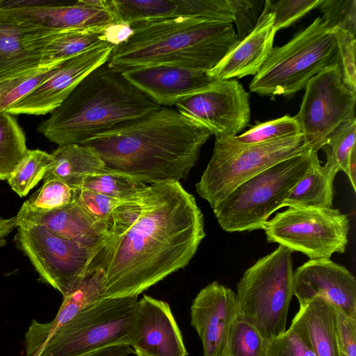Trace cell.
<instances>
[{
  "instance_id": "1",
  "label": "cell",
  "mask_w": 356,
  "mask_h": 356,
  "mask_svg": "<svg viewBox=\"0 0 356 356\" xmlns=\"http://www.w3.org/2000/svg\"><path fill=\"white\" fill-rule=\"evenodd\" d=\"M203 214L179 181L149 184L136 222L106 241L88 269L104 276L103 298L138 296L186 266L205 236Z\"/></svg>"
},
{
  "instance_id": "2",
  "label": "cell",
  "mask_w": 356,
  "mask_h": 356,
  "mask_svg": "<svg viewBox=\"0 0 356 356\" xmlns=\"http://www.w3.org/2000/svg\"><path fill=\"white\" fill-rule=\"evenodd\" d=\"M211 135L177 109L161 106L81 144L93 149L106 168L152 184L186 179Z\"/></svg>"
},
{
  "instance_id": "3",
  "label": "cell",
  "mask_w": 356,
  "mask_h": 356,
  "mask_svg": "<svg viewBox=\"0 0 356 356\" xmlns=\"http://www.w3.org/2000/svg\"><path fill=\"white\" fill-rule=\"evenodd\" d=\"M115 45L107 63L117 71L152 65L209 72L238 42L232 23L202 18L144 20Z\"/></svg>"
},
{
  "instance_id": "4",
  "label": "cell",
  "mask_w": 356,
  "mask_h": 356,
  "mask_svg": "<svg viewBox=\"0 0 356 356\" xmlns=\"http://www.w3.org/2000/svg\"><path fill=\"white\" fill-rule=\"evenodd\" d=\"M160 107L106 62L83 79L37 130L58 146L81 144Z\"/></svg>"
},
{
  "instance_id": "5",
  "label": "cell",
  "mask_w": 356,
  "mask_h": 356,
  "mask_svg": "<svg viewBox=\"0 0 356 356\" xmlns=\"http://www.w3.org/2000/svg\"><path fill=\"white\" fill-rule=\"evenodd\" d=\"M317 154L305 148L241 184L212 209L220 227L227 232L262 229Z\"/></svg>"
},
{
  "instance_id": "6",
  "label": "cell",
  "mask_w": 356,
  "mask_h": 356,
  "mask_svg": "<svg viewBox=\"0 0 356 356\" xmlns=\"http://www.w3.org/2000/svg\"><path fill=\"white\" fill-rule=\"evenodd\" d=\"M334 63H338L334 29L318 17L287 43L273 48L249 88L260 95H291Z\"/></svg>"
},
{
  "instance_id": "7",
  "label": "cell",
  "mask_w": 356,
  "mask_h": 356,
  "mask_svg": "<svg viewBox=\"0 0 356 356\" xmlns=\"http://www.w3.org/2000/svg\"><path fill=\"white\" fill-rule=\"evenodd\" d=\"M138 301V296L100 299L47 337L36 356H82L111 346H130Z\"/></svg>"
},
{
  "instance_id": "8",
  "label": "cell",
  "mask_w": 356,
  "mask_h": 356,
  "mask_svg": "<svg viewBox=\"0 0 356 356\" xmlns=\"http://www.w3.org/2000/svg\"><path fill=\"white\" fill-rule=\"evenodd\" d=\"M291 255V250L279 245L248 268L237 284L242 314L267 340L286 331L293 296Z\"/></svg>"
},
{
  "instance_id": "9",
  "label": "cell",
  "mask_w": 356,
  "mask_h": 356,
  "mask_svg": "<svg viewBox=\"0 0 356 356\" xmlns=\"http://www.w3.org/2000/svg\"><path fill=\"white\" fill-rule=\"evenodd\" d=\"M304 149L302 133L252 145L237 143L233 136L216 138L196 191L213 209L243 182Z\"/></svg>"
},
{
  "instance_id": "10",
  "label": "cell",
  "mask_w": 356,
  "mask_h": 356,
  "mask_svg": "<svg viewBox=\"0 0 356 356\" xmlns=\"http://www.w3.org/2000/svg\"><path fill=\"white\" fill-rule=\"evenodd\" d=\"M262 229L269 243L309 259H324L345 252L350 225L347 216L337 209L289 207L266 221Z\"/></svg>"
},
{
  "instance_id": "11",
  "label": "cell",
  "mask_w": 356,
  "mask_h": 356,
  "mask_svg": "<svg viewBox=\"0 0 356 356\" xmlns=\"http://www.w3.org/2000/svg\"><path fill=\"white\" fill-rule=\"evenodd\" d=\"M305 88L296 118L305 148L317 152L337 127L355 118L356 92L343 83L338 63L325 67L309 79Z\"/></svg>"
},
{
  "instance_id": "12",
  "label": "cell",
  "mask_w": 356,
  "mask_h": 356,
  "mask_svg": "<svg viewBox=\"0 0 356 356\" xmlns=\"http://www.w3.org/2000/svg\"><path fill=\"white\" fill-rule=\"evenodd\" d=\"M17 227L16 238L20 249L40 278L63 297L78 286L99 250L59 238L41 225Z\"/></svg>"
},
{
  "instance_id": "13",
  "label": "cell",
  "mask_w": 356,
  "mask_h": 356,
  "mask_svg": "<svg viewBox=\"0 0 356 356\" xmlns=\"http://www.w3.org/2000/svg\"><path fill=\"white\" fill-rule=\"evenodd\" d=\"M182 115L205 126L216 138L232 137L249 123V96L236 80L216 81L175 104Z\"/></svg>"
},
{
  "instance_id": "14",
  "label": "cell",
  "mask_w": 356,
  "mask_h": 356,
  "mask_svg": "<svg viewBox=\"0 0 356 356\" xmlns=\"http://www.w3.org/2000/svg\"><path fill=\"white\" fill-rule=\"evenodd\" d=\"M0 5L18 20L38 30L58 32L119 24L110 10L109 0L72 3L0 0Z\"/></svg>"
},
{
  "instance_id": "15",
  "label": "cell",
  "mask_w": 356,
  "mask_h": 356,
  "mask_svg": "<svg viewBox=\"0 0 356 356\" xmlns=\"http://www.w3.org/2000/svg\"><path fill=\"white\" fill-rule=\"evenodd\" d=\"M114 47L107 43L60 61L46 80L6 112L11 115L51 113L83 79L108 61Z\"/></svg>"
},
{
  "instance_id": "16",
  "label": "cell",
  "mask_w": 356,
  "mask_h": 356,
  "mask_svg": "<svg viewBox=\"0 0 356 356\" xmlns=\"http://www.w3.org/2000/svg\"><path fill=\"white\" fill-rule=\"evenodd\" d=\"M293 283L300 307L321 296L356 318V280L344 266L330 259H309L293 272Z\"/></svg>"
},
{
  "instance_id": "17",
  "label": "cell",
  "mask_w": 356,
  "mask_h": 356,
  "mask_svg": "<svg viewBox=\"0 0 356 356\" xmlns=\"http://www.w3.org/2000/svg\"><path fill=\"white\" fill-rule=\"evenodd\" d=\"M130 346L137 356H187L170 305L148 296L138 301Z\"/></svg>"
},
{
  "instance_id": "18",
  "label": "cell",
  "mask_w": 356,
  "mask_h": 356,
  "mask_svg": "<svg viewBox=\"0 0 356 356\" xmlns=\"http://www.w3.org/2000/svg\"><path fill=\"white\" fill-rule=\"evenodd\" d=\"M241 314L231 289L215 281L200 291L191 307V323L202 341L203 356H216Z\"/></svg>"
},
{
  "instance_id": "19",
  "label": "cell",
  "mask_w": 356,
  "mask_h": 356,
  "mask_svg": "<svg viewBox=\"0 0 356 356\" xmlns=\"http://www.w3.org/2000/svg\"><path fill=\"white\" fill-rule=\"evenodd\" d=\"M124 76L160 106L170 107L217 80L206 71L168 65L135 67Z\"/></svg>"
},
{
  "instance_id": "20",
  "label": "cell",
  "mask_w": 356,
  "mask_h": 356,
  "mask_svg": "<svg viewBox=\"0 0 356 356\" xmlns=\"http://www.w3.org/2000/svg\"><path fill=\"white\" fill-rule=\"evenodd\" d=\"M119 24L178 17L233 22L227 0H110Z\"/></svg>"
},
{
  "instance_id": "21",
  "label": "cell",
  "mask_w": 356,
  "mask_h": 356,
  "mask_svg": "<svg viewBox=\"0 0 356 356\" xmlns=\"http://www.w3.org/2000/svg\"><path fill=\"white\" fill-rule=\"evenodd\" d=\"M15 219L16 227L41 225L59 238L91 249H100L108 238V232L96 223L75 201L49 211L36 209L25 201Z\"/></svg>"
},
{
  "instance_id": "22",
  "label": "cell",
  "mask_w": 356,
  "mask_h": 356,
  "mask_svg": "<svg viewBox=\"0 0 356 356\" xmlns=\"http://www.w3.org/2000/svg\"><path fill=\"white\" fill-rule=\"evenodd\" d=\"M275 33L273 13L261 11L253 31L238 41L208 74L217 81L255 75L273 48Z\"/></svg>"
},
{
  "instance_id": "23",
  "label": "cell",
  "mask_w": 356,
  "mask_h": 356,
  "mask_svg": "<svg viewBox=\"0 0 356 356\" xmlns=\"http://www.w3.org/2000/svg\"><path fill=\"white\" fill-rule=\"evenodd\" d=\"M109 26L58 32L38 30L26 35L24 43L40 58V65L47 66L109 43Z\"/></svg>"
},
{
  "instance_id": "24",
  "label": "cell",
  "mask_w": 356,
  "mask_h": 356,
  "mask_svg": "<svg viewBox=\"0 0 356 356\" xmlns=\"http://www.w3.org/2000/svg\"><path fill=\"white\" fill-rule=\"evenodd\" d=\"M104 276L97 269H88L78 285L63 303L54 319L47 323H32L26 334L27 356L35 353L54 332L70 321L76 314L103 298Z\"/></svg>"
},
{
  "instance_id": "25",
  "label": "cell",
  "mask_w": 356,
  "mask_h": 356,
  "mask_svg": "<svg viewBox=\"0 0 356 356\" xmlns=\"http://www.w3.org/2000/svg\"><path fill=\"white\" fill-rule=\"evenodd\" d=\"M302 330L316 356H343L333 305L318 296L300 307L292 320Z\"/></svg>"
},
{
  "instance_id": "26",
  "label": "cell",
  "mask_w": 356,
  "mask_h": 356,
  "mask_svg": "<svg viewBox=\"0 0 356 356\" xmlns=\"http://www.w3.org/2000/svg\"><path fill=\"white\" fill-rule=\"evenodd\" d=\"M32 31L0 5V82L41 67L25 46L24 37Z\"/></svg>"
},
{
  "instance_id": "27",
  "label": "cell",
  "mask_w": 356,
  "mask_h": 356,
  "mask_svg": "<svg viewBox=\"0 0 356 356\" xmlns=\"http://www.w3.org/2000/svg\"><path fill=\"white\" fill-rule=\"evenodd\" d=\"M50 154L43 179L57 178L74 189L81 187L86 176L106 169L97 152L82 144L58 146Z\"/></svg>"
},
{
  "instance_id": "28",
  "label": "cell",
  "mask_w": 356,
  "mask_h": 356,
  "mask_svg": "<svg viewBox=\"0 0 356 356\" xmlns=\"http://www.w3.org/2000/svg\"><path fill=\"white\" fill-rule=\"evenodd\" d=\"M337 175L321 165L318 154L285 200L283 207L331 208Z\"/></svg>"
},
{
  "instance_id": "29",
  "label": "cell",
  "mask_w": 356,
  "mask_h": 356,
  "mask_svg": "<svg viewBox=\"0 0 356 356\" xmlns=\"http://www.w3.org/2000/svg\"><path fill=\"white\" fill-rule=\"evenodd\" d=\"M27 151L25 134L15 118L0 112V180H8Z\"/></svg>"
},
{
  "instance_id": "30",
  "label": "cell",
  "mask_w": 356,
  "mask_h": 356,
  "mask_svg": "<svg viewBox=\"0 0 356 356\" xmlns=\"http://www.w3.org/2000/svg\"><path fill=\"white\" fill-rule=\"evenodd\" d=\"M148 185L129 175L106 168L86 176L80 188L121 202L139 195Z\"/></svg>"
},
{
  "instance_id": "31",
  "label": "cell",
  "mask_w": 356,
  "mask_h": 356,
  "mask_svg": "<svg viewBox=\"0 0 356 356\" xmlns=\"http://www.w3.org/2000/svg\"><path fill=\"white\" fill-rule=\"evenodd\" d=\"M267 341L241 314L232 325L225 343L216 356H266Z\"/></svg>"
},
{
  "instance_id": "32",
  "label": "cell",
  "mask_w": 356,
  "mask_h": 356,
  "mask_svg": "<svg viewBox=\"0 0 356 356\" xmlns=\"http://www.w3.org/2000/svg\"><path fill=\"white\" fill-rule=\"evenodd\" d=\"M51 159V154L40 149H28L15 168L8 183L19 197L26 196L43 179Z\"/></svg>"
},
{
  "instance_id": "33",
  "label": "cell",
  "mask_w": 356,
  "mask_h": 356,
  "mask_svg": "<svg viewBox=\"0 0 356 356\" xmlns=\"http://www.w3.org/2000/svg\"><path fill=\"white\" fill-rule=\"evenodd\" d=\"M356 118L349 120L337 127L322 147L326 154L324 167L335 173H346L348 159L355 147Z\"/></svg>"
},
{
  "instance_id": "34",
  "label": "cell",
  "mask_w": 356,
  "mask_h": 356,
  "mask_svg": "<svg viewBox=\"0 0 356 356\" xmlns=\"http://www.w3.org/2000/svg\"><path fill=\"white\" fill-rule=\"evenodd\" d=\"M41 66L16 77L0 82V112L29 94L55 70L59 63Z\"/></svg>"
},
{
  "instance_id": "35",
  "label": "cell",
  "mask_w": 356,
  "mask_h": 356,
  "mask_svg": "<svg viewBox=\"0 0 356 356\" xmlns=\"http://www.w3.org/2000/svg\"><path fill=\"white\" fill-rule=\"evenodd\" d=\"M300 133V127L296 116L286 115L273 120L258 123L245 133L233 136V138L241 144L252 145Z\"/></svg>"
},
{
  "instance_id": "36",
  "label": "cell",
  "mask_w": 356,
  "mask_h": 356,
  "mask_svg": "<svg viewBox=\"0 0 356 356\" xmlns=\"http://www.w3.org/2000/svg\"><path fill=\"white\" fill-rule=\"evenodd\" d=\"M266 356H316L300 326L292 321L281 335L267 341Z\"/></svg>"
},
{
  "instance_id": "37",
  "label": "cell",
  "mask_w": 356,
  "mask_h": 356,
  "mask_svg": "<svg viewBox=\"0 0 356 356\" xmlns=\"http://www.w3.org/2000/svg\"><path fill=\"white\" fill-rule=\"evenodd\" d=\"M74 201L109 236L113 211L120 201L82 188L75 189Z\"/></svg>"
},
{
  "instance_id": "38",
  "label": "cell",
  "mask_w": 356,
  "mask_h": 356,
  "mask_svg": "<svg viewBox=\"0 0 356 356\" xmlns=\"http://www.w3.org/2000/svg\"><path fill=\"white\" fill-rule=\"evenodd\" d=\"M75 189L57 178L44 179L41 188L26 200L29 205L39 210H53L74 201Z\"/></svg>"
},
{
  "instance_id": "39",
  "label": "cell",
  "mask_w": 356,
  "mask_h": 356,
  "mask_svg": "<svg viewBox=\"0 0 356 356\" xmlns=\"http://www.w3.org/2000/svg\"><path fill=\"white\" fill-rule=\"evenodd\" d=\"M321 0H266L262 12L273 13L275 31L287 28L312 10Z\"/></svg>"
},
{
  "instance_id": "40",
  "label": "cell",
  "mask_w": 356,
  "mask_h": 356,
  "mask_svg": "<svg viewBox=\"0 0 356 356\" xmlns=\"http://www.w3.org/2000/svg\"><path fill=\"white\" fill-rule=\"evenodd\" d=\"M318 8L322 19L332 29L346 30L355 35V0H321Z\"/></svg>"
},
{
  "instance_id": "41",
  "label": "cell",
  "mask_w": 356,
  "mask_h": 356,
  "mask_svg": "<svg viewBox=\"0 0 356 356\" xmlns=\"http://www.w3.org/2000/svg\"><path fill=\"white\" fill-rule=\"evenodd\" d=\"M338 49V64L343 83L356 92L355 37L348 31L334 29Z\"/></svg>"
},
{
  "instance_id": "42",
  "label": "cell",
  "mask_w": 356,
  "mask_h": 356,
  "mask_svg": "<svg viewBox=\"0 0 356 356\" xmlns=\"http://www.w3.org/2000/svg\"><path fill=\"white\" fill-rule=\"evenodd\" d=\"M233 22L237 28L238 40H242L255 28L262 11L261 1L227 0Z\"/></svg>"
},
{
  "instance_id": "43",
  "label": "cell",
  "mask_w": 356,
  "mask_h": 356,
  "mask_svg": "<svg viewBox=\"0 0 356 356\" xmlns=\"http://www.w3.org/2000/svg\"><path fill=\"white\" fill-rule=\"evenodd\" d=\"M143 191L139 195L121 201L115 206L112 213V225L108 239L122 235L138 220L142 210Z\"/></svg>"
},
{
  "instance_id": "44",
  "label": "cell",
  "mask_w": 356,
  "mask_h": 356,
  "mask_svg": "<svg viewBox=\"0 0 356 356\" xmlns=\"http://www.w3.org/2000/svg\"><path fill=\"white\" fill-rule=\"evenodd\" d=\"M337 336L343 356H356V318L334 307Z\"/></svg>"
},
{
  "instance_id": "45",
  "label": "cell",
  "mask_w": 356,
  "mask_h": 356,
  "mask_svg": "<svg viewBox=\"0 0 356 356\" xmlns=\"http://www.w3.org/2000/svg\"><path fill=\"white\" fill-rule=\"evenodd\" d=\"M134 353L133 348L129 345H114L105 347L82 356H127Z\"/></svg>"
},
{
  "instance_id": "46",
  "label": "cell",
  "mask_w": 356,
  "mask_h": 356,
  "mask_svg": "<svg viewBox=\"0 0 356 356\" xmlns=\"http://www.w3.org/2000/svg\"><path fill=\"white\" fill-rule=\"evenodd\" d=\"M15 227V217L10 218H0V248L6 244L8 236L13 232Z\"/></svg>"
},
{
  "instance_id": "47",
  "label": "cell",
  "mask_w": 356,
  "mask_h": 356,
  "mask_svg": "<svg viewBox=\"0 0 356 356\" xmlns=\"http://www.w3.org/2000/svg\"><path fill=\"white\" fill-rule=\"evenodd\" d=\"M346 175L348 176L354 191H356V147L353 149L348 159Z\"/></svg>"
},
{
  "instance_id": "48",
  "label": "cell",
  "mask_w": 356,
  "mask_h": 356,
  "mask_svg": "<svg viewBox=\"0 0 356 356\" xmlns=\"http://www.w3.org/2000/svg\"><path fill=\"white\" fill-rule=\"evenodd\" d=\"M30 356H36V354L34 353L32 355H31Z\"/></svg>"
}]
</instances>
